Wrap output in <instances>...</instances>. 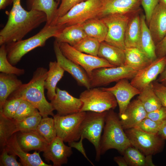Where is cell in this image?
Listing matches in <instances>:
<instances>
[{
	"label": "cell",
	"instance_id": "5",
	"mask_svg": "<svg viewBox=\"0 0 166 166\" xmlns=\"http://www.w3.org/2000/svg\"><path fill=\"white\" fill-rule=\"evenodd\" d=\"M79 98L83 103L81 112H103L114 109L118 105L112 93L100 88L87 89L81 93Z\"/></svg>",
	"mask_w": 166,
	"mask_h": 166
},
{
	"label": "cell",
	"instance_id": "7",
	"mask_svg": "<svg viewBox=\"0 0 166 166\" xmlns=\"http://www.w3.org/2000/svg\"><path fill=\"white\" fill-rule=\"evenodd\" d=\"M124 130L131 145L145 156L155 155L164 148L165 140L158 133H149L135 128Z\"/></svg>",
	"mask_w": 166,
	"mask_h": 166
},
{
	"label": "cell",
	"instance_id": "27",
	"mask_svg": "<svg viewBox=\"0 0 166 166\" xmlns=\"http://www.w3.org/2000/svg\"><path fill=\"white\" fill-rule=\"evenodd\" d=\"M17 76L14 74L0 73V109H2L10 95L22 84Z\"/></svg>",
	"mask_w": 166,
	"mask_h": 166
},
{
	"label": "cell",
	"instance_id": "12",
	"mask_svg": "<svg viewBox=\"0 0 166 166\" xmlns=\"http://www.w3.org/2000/svg\"><path fill=\"white\" fill-rule=\"evenodd\" d=\"M58 44L63 54L68 59L81 66L89 78L95 69L101 67H115L105 59L80 52L67 43Z\"/></svg>",
	"mask_w": 166,
	"mask_h": 166
},
{
	"label": "cell",
	"instance_id": "32",
	"mask_svg": "<svg viewBox=\"0 0 166 166\" xmlns=\"http://www.w3.org/2000/svg\"><path fill=\"white\" fill-rule=\"evenodd\" d=\"M129 166H154L152 156H145L136 148L131 146L127 148L122 154Z\"/></svg>",
	"mask_w": 166,
	"mask_h": 166
},
{
	"label": "cell",
	"instance_id": "35",
	"mask_svg": "<svg viewBox=\"0 0 166 166\" xmlns=\"http://www.w3.org/2000/svg\"><path fill=\"white\" fill-rule=\"evenodd\" d=\"M36 130L49 143L57 136L53 117H42Z\"/></svg>",
	"mask_w": 166,
	"mask_h": 166
},
{
	"label": "cell",
	"instance_id": "26",
	"mask_svg": "<svg viewBox=\"0 0 166 166\" xmlns=\"http://www.w3.org/2000/svg\"><path fill=\"white\" fill-rule=\"evenodd\" d=\"M49 67L44 88L47 90V97L51 101L56 96L57 84L63 76L65 70L56 61H50Z\"/></svg>",
	"mask_w": 166,
	"mask_h": 166
},
{
	"label": "cell",
	"instance_id": "11",
	"mask_svg": "<svg viewBox=\"0 0 166 166\" xmlns=\"http://www.w3.org/2000/svg\"><path fill=\"white\" fill-rule=\"evenodd\" d=\"M137 72L124 65L96 69L93 71L90 77L91 88L106 86L123 79H131Z\"/></svg>",
	"mask_w": 166,
	"mask_h": 166
},
{
	"label": "cell",
	"instance_id": "30",
	"mask_svg": "<svg viewBox=\"0 0 166 166\" xmlns=\"http://www.w3.org/2000/svg\"><path fill=\"white\" fill-rule=\"evenodd\" d=\"M82 25L87 36L96 39L100 42L105 41L108 28L101 19L92 18L84 22Z\"/></svg>",
	"mask_w": 166,
	"mask_h": 166
},
{
	"label": "cell",
	"instance_id": "25",
	"mask_svg": "<svg viewBox=\"0 0 166 166\" xmlns=\"http://www.w3.org/2000/svg\"><path fill=\"white\" fill-rule=\"evenodd\" d=\"M97 57L105 59L114 67L124 65L125 60L124 50L105 41L100 43Z\"/></svg>",
	"mask_w": 166,
	"mask_h": 166
},
{
	"label": "cell",
	"instance_id": "9",
	"mask_svg": "<svg viewBox=\"0 0 166 166\" xmlns=\"http://www.w3.org/2000/svg\"><path fill=\"white\" fill-rule=\"evenodd\" d=\"M100 0H87L72 7L66 14L58 18L54 24L66 26L81 24L97 18L101 8Z\"/></svg>",
	"mask_w": 166,
	"mask_h": 166
},
{
	"label": "cell",
	"instance_id": "37",
	"mask_svg": "<svg viewBox=\"0 0 166 166\" xmlns=\"http://www.w3.org/2000/svg\"><path fill=\"white\" fill-rule=\"evenodd\" d=\"M42 117L38 112L32 116L21 120L17 121L14 119L15 124V133L19 132L36 130Z\"/></svg>",
	"mask_w": 166,
	"mask_h": 166
},
{
	"label": "cell",
	"instance_id": "24",
	"mask_svg": "<svg viewBox=\"0 0 166 166\" xmlns=\"http://www.w3.org/2000/svg\"><path fill=\"white\" fill-rule=\"evenodd\" d=\"M125 60L124 65L138 71L153 61L141 49L137 48H126L124 50Z\"/></svg>",
	"mask_w": 166,
	"mask_h": 166
},
{
	"label": "cell",
	"instance_id": "39",
	"mask_svg": "<svg viewBox=\"0 0 166 166\" xmlns=\"http://www.w3.org/2000/svg\"><path fill=\"white\" fill-rule=\"evenodd\" d=\"M39 111L31 103L22 100L14 118L16 120H22L37 113Z\"/></svg>",
	"mask_w": 166,
	"mask_h": 166
},
{
	"label": "cell",
	"instance_id": "18",
	"mask_svg": "<svg viewBox=\"0 0 166 166\" xmlns=\"http://www.w3.org/2000/svg\"><path fill=\"white\" fill-rule=\"evenodd\" d=\"M64 142L57 136L49 143L43 154L46 162L52 161L54 166H61L67 163L68 158L73 152L72 148L65 145Z\"/></svg>",
	"mask_w": 166,
	"mask_h": 166
},
{
	"label": "cell",
	"instance_id": "46",
	"mask_svg": "<svg viewBox=\"0 0 166 166\" xmlns=\"http://www.w3.org/2000/svg\"><path fill=\"white\" fill-rule=\"evenodd\" d=\"M146 117L154 121L164 122L166 120V108L162 106L157 109L147 113Z\"/></svg>",
	"mask_w": 166,
	"mask_h": 166
},
{
	"label": "cell",
	"instance_id": "1",
	"mask_svg": "<svg viewBox=\"0 0 166 166\" xmlns=\"http://www.w3.org/2000/svg\"><path fill=\"white\" fill-rule=\"evenodd\" d=\"M44 12L35 10H25L21 0H13L7 21L0 31V45L22 39L29 33L46 22Z\"/></svg>",
	"mask_w": 166,
	"mask_h": 166
},
{
	"label": "cell",
	"instance_id": "2",
	"mask_svg": "<svg viewBox=\"0 0 166 166\" xmlns=\"http://www.w3.org/2000/svg\"><path fill=\"white\" fill-rule=\"evenodd\" d=\"M47 72V69L44 67L37 68L30 81L22 84L7 99L17 98L27 101L38 109L42 117L49 115L53 117L54 110L44 94V83Z\"/></svg>",
	"mask_w": 166,
	"mask_h": 166
},
{
	"label": "cell",
	"instance_id": "47",
	"mask_svg": "<svg viewBox=\"0 0 166 166\" xmlns=\"http://www.w3.org/2000/svg\"><path fill=\"white\" fill-rule=\"evenodd\" d=\"M83 139V138L82 136H81L79 141H74L69 143V146L71 148H74L77 149L84 156L92 165L94 166L93 163L89 160L86 155L85 150L84 148L83 144L82 141Z\"/></svg>",
	"mask_w": 166,
	"mask_h": 166
},
{
	"label": "cell",
	"instance_id": "41",
	"mask_svg": "<svg viewBox=\"0 0 166 166\" xmlns=\"http://www.w3.org/2000/svg\"><path fill=\"white\" fill-rule=\"evenodd\" d=\"M22 99L14 98L7 99L0 113L6 117L14 119Z\"/></svg>",
	"mask_w": 166,
	"mask_h": 166
},
{
	"label": "cell",
	"instance_id": "33",
	"mask_svg": "<svg viewBox=\"0 0 166 166\" xmlns=\"http://www.w3.org/2000/svg\"><path fill=\"white\" fill-rule=\"evenodd\" d=\"M147 113L160 108L162 105L151 84L140 91L137 98Z\"/></svg>",
	"mask_w": 166,
	"mask_h": 166
},
{
	"label": "cell",
	"instance_id": "17",
	"mask_svg": "<svg viewBox=\"0 0 166 166\" xmlns=\"http://www.w3.org/2000/svg\"><path fill=\"white\" fill-rule=\"evenodd\" d=\"M101 8L96 18L114 14H131L140 10L141 0H100Z\"/></svg>",
	"mask_w": 166,
	"mask_h": 166
},
{
	"label": "cell",
	"instance_id": "21",
	"mask_svg": "<svg viewBox=\"0 0 166 166\" xmlns=\"http://www.w3.org/2000/svg\"><path fill=\"white\" fill-rule=\"evenodd\" d=\"M147 113L138 99L130 102L124 113L119 116L124 130L134 128L146 117Z\"/></svg>",
	"mask_w": 166,
	"mask_h": 166
},
{
	"label": "cell",
	"instance_id": "14",
	"mask_svg": "<svg viewBox=\"0 0 166 166\" xmlns=\"http://www.w3.org/2000/svg\"><path fill=\"white\" fill-rule=\"evenodd\" d=\"M53 49L57 61L65 70L69 73L78 84L91 88L90 78L85 70L81 66L66 58L61 52L57 42L55 40L53 43Z\"/></svg>",
	"mask_w": 166,
	"mask_h": 166
},
{
	"label": "cell",
	"instance_id": "23",
	"mask_svg": "<svg viewBox=\"0 0 166 166\" xmlns=\"http://www.w3.org/2000/svg\"><path fill=\"white\" fill-rule=\"evenodd\" d=\"M140 10L131 16L126 29L124 43L126 48H137L140 49L141 34Z\"/></svg>",
	"mask_w": 166,
	"mask_h": 166
},
{
	"label": "cell",
	"instance_id": "3",
	"mask_svg": "<svg viewBox=\"0 0 166 166\" xmlns=\"http://www.w3.org/2000/svg\"><path fill=\"white\" fill-rule=\"evenodd\" d=\"M65 26L46 23L38 33L32 37L6 44L8 61L12 65H16L26 54L37 47L44 46L49 39L54 37Z\"/></svg>",
	"mask_w": 166,
	"mask_h": 166
},
{
	"label": "cell",
	"instance_id": "45",
	"mask_svg": "<svg viewBox=\"0 0 166 166\" xmlns=\"http://www.w3.org/2000/svg\"><path fill=\"white\" fill-rule=\"evenodd\" d=\"M162 105L166 108V86L156 80L151 83Z\"/></svg>",
	"mask_w": 166,
	"mask_h": 166
},
{
	"label": "cell",
	"instance_id": "40",
	"mask_svg": "<svg viewBox=\"0 0 166 166\" xmlns=\"http://www.w3.org/2000/svg\"><path fill=\"white\" fill-rule=\"evenodd\" d=\"M163 122L146 117L134 128L149 133L156 134L158 133Z\"/></svg>",
	"mask_w": 166,
	"mask_h": 166
},
{
	"label": "cell",
	"instance_id": "34",
	"mask_svg": "<svg viewBox=\"0 0 166 166\" xmlns=\"http://www.w3.org/2000/svg\"><path fill=\"white\" fill-rule=\"evenodd\" d=\"M15 129V120L6 117L0 113V146L2 151L6 146Z\"/></svg>",
	"mask_w": 166,
	"mask_h": 166
},
{
	"label": "cell",
	"instance_id": "42",
	"mask_svg": "<svg viewBox=\"0 0 166 166\" xmlns=\"http://www.w3.org/2000/svg\"><path fill=\"white\" fill-rule=\"evenodd\" d=\"M0 156V166H22L21 163L17 160V156L9 153L5 147L1 151Z\"/></svg>",
	"mask_w": 166,
	"mask_h": 166
},
{
	"label": "cell",
	"instance_id": "15",
	"mask_svg": "<svg viewBox=\"0 0 166 166\" xmlns=\"http://www.w3.org/2000/svg\"><path fill=\"white\" fill-rule=\"evenodd\" d=\"M57 114L66 115L81 112L83 103L80 98L74 97L65 90L57 87L56 95L51 102Z\"/></svg>",
	"mask_w": 166,
	"mask_h": 166
},
{
	"label": "cell",
	"instance_id": "49",
	"mask_svg": "<svg viewBox=\"0 0 166 166\" xmlns=\"http://www.w3.org/2000/svg\"><path fill=\"white\" fill-rule=\"evenodd\" d=\"M114 160L119 166H128V164L123 156H117L114 157Z\"/></svg>",
	"mask_w": 166,
	"mask_h": 166
},
{
	"label": "cell",
	"instance_id": "38",
	"mask_svg": "<svg viewBox=\"0 0 166 166\" xmlns=\"http://www.w3.org/2000/svg\"><path fill=\"white\" fill-rule=\"evenodd\" d=\"M0 72L17 76L23 75L25 73L24 69L17 68L9 62L7 58L6 44L1 45L0 48Z\"/></svg>",
	"mask_w": 166,
	"mask_h": 166
},
{
	"label": "cell",
	"instance_id": "22",
	"mask_svg": "<svg viewBox=\"0 0 166 166\" xmlns=\"http://www.w3.org/2000/svg\"><path fill=\"white\" fill-rule=\"evenodd\" d=\"M17 137L21 148L27 152L32 150L44 152L49 144L36 130L19 132Z\"/></svg>",
	"mask_w": 166,
	"mask_h": 166
},
{
	"label": "cell",
	"instance_id": "16",
	"mask_svg": "<svg viewBox=\"0 0 166 166\" xmlns=\"http://www.w3.org/2000/svg\"><path fill=\"white\" fill-rule=\"evenodd\" d=\"M100 88L110 92L115 96L119 107V116L124 113L132 98L138 95L141 91L132 85L126 79L119 80L113 87Z\"/></svg>",
	"mask_w": 166,
	"mask_h": 166
},
{
	"label": "cell",
	"instance_id": "48",
	"mask_svg": "<svg viewBox=\"0 0 166 166\" xmlns=\"http://www.w3.org/2000/svg\"><path fill=\"white\" fill-rule=\"evenodd\" d=\"M156 53L157 58L166 56V35L163 40L156 45Z\"/></svg>",
	"mask_w": 166,
	"mask_h": 166
},
{
	"label": "cell",
	"instance_id": "51",
	"mask_svg": "<svg viewBox=\"0 0 166 166\" xmlns=\"http://www.w3.org/2000/svg\"><path fill=\"white\" fill-rule=\"evenodd\" d=\"M158 134L166 140V120L163 122Z\"/></svg>",
	"mask_w": 166,
	"mask_h": 166
},
{
	"label": "cell",
	"instance_id": "50",
	"mask_svg": "<svg viewBox=\"0 0 166 166\" xmlns=\"http://www.w3.org/2000/svg\"><path fill=\"white\" fill-rule=\"evenodd\" d=\"M158 82L166 86V66L163 71L159 75L156 80Z\"/></svg>",
	"mask_w": 166,
	"mask_h": 166
},
{
	"label": "cell",
	"instance_id": "19",
	"mask_svg": "<svg viewBox=\"0 0 166 166\" xmlns=\"http://www.w3.org/2000/svg\"><path fill=\"white\" fill-rule=\"evenodd\" d=\"M156 45L166 35V6L159 2L153 12L147 24Z\"/></svg>",
	"mask_w": 166,
	"mask_h": 166
},
{
	"label": "cell",
	"instance_id": "44",
	"mask_svg": "<svg viewBox=\"0 0 166 166\" xmlns=\"http://www.w3.org/2000/svg\"><path fill=\"white\" fill-rule=\"evenodd\" d=\"M159 3V0H141V5L144 12L147 24L149 22L153 12Z\"/></svg>",
	"mask_w": 166,
	"mask_h": 166
},
{
	"label": "cell",
	"instance_id": "28",
	"mask_svg": "<svg viewBox=\"0 0 166 166\" xmlns=\"http://www.w3.org/2000/svg\"><path fill=\"white\" fill-rule=\"evenodd\" d=\"M59 3L54 0H27L29 10H35L45 13L47 17L46 23L54 24Z\"/></svg>",
	"mask_w": 166,
	"mask_h": 166
},
{
	"label": "cell",
	"instance_id": "54",
	"mask_svg": "<svg viewBox=\"0 0 166 166\" xmlns=\"http://www.w3.org/2000/svg\"><path fill=\"white\" fill-rule=\"evenodd\" d=\"M62 0H56V2H57L58 3H59V2L61 1Z\"/></svg>",
	"mask_w": 166,
	"mask_h": 166
},
{
	"label": "cell",
	"instance_id": "29",
	"mask_svg": "<svg viewBox=\"0 0 166 166\" xmlns=\"http://www.w3.org/2000/svg\"><path fill=\"white\" fill-rule=\"evenodd\" d=\"M87 36L82 24H77L65 26L54 38L58 43H66L73 46Z\"/></svg>",
	"mask_w": 166,
	"mask_h": 166
},
{
	"label": "cell",
	"instance_id": "4",
	"mask_svg": "<svg viewBox=\"0 0 166 166\" xmlns=\"http://www.w3.org/2000/svg\"><path fill=\"white\" fill-rule=\"evenodd\" d=\"M111 109L107 111L103 133L100 142L101 155L111 149L122 154L124 150L131 146L120 121L119 116Z\"/></svg>",
	"mask_w": 166,
	"mask_h": 166
},
{
	"label": "cell",
	"instance_id": "13",
	"mask_svg": "<svg viewBox=\"0 0 166 166\" xmlns=\"http://www.w3.org/2000/svg\"><path fill=\"white\" fill-rule=\"evenodd\" d=\"M166 66V56L157 57L148 66L138 71L130 83L141 91L156 80Z\"/></svg>",
	"mask_w": 166,
	"mask_h": 166
},
{
	"label": "cell",
	"instance_id": "52",
	"mask_svg": "<svg viewBox=\"0 0 166 166\" xmlns=\"http://www.w3.org/2000/svg\"><path fill=\"white\" fill-rule=\"evenodd\" d=\"M13 0H0V9L3 10L13 3Z\"/></svg>",
	"mask_w": 166,
	"mask_h": 166
},
{
	"label": "cell",
	"instance_id": "8",
	"mask_svg": "<svg viewBox=\"0 0 166 166\" xmlns=\"http://www.w3.org/2000/svg\"><path fill=\"white\" fill-rule=\"evenodd\" d=\"M86 112H80L66 115L57 114L53 117L57 136L68 143L79 140L81 138L82 123Z\"/></svg>",
	"mask_w": 166,
	"mask_h": 166
},
{
	"label": "cell",
	"instance_id": "6",
	"mask_svg": "<svg viewBox=\"0 0 166 166\" xmlns=\"http://www.w3.org/2000/svg\"><path fill=\"white\" fill-rule=\"evenodd\" d=\"M107 112H86L81 127V136L87 139L94 147L97 161L100 160L101 156L100 142Z\"/></svg>",
	"mask_w": 166,
	"mask_h": 166
},
{
	"label": "cell",
	"instance_id": "31",
	"mask_svg": "<svg viewBox=\"0 0 166 166\" xmlns=\"http://www.w3.org/2000/svg\"><path fill=\"white\" fill-rule=\"evenodd\" d=\"M140 49L153 61L157 58L156 53V45L148 29L144 14L140 15Z\"/></svg>",
	"mask_w": 166,
	"mask_h": 166
},
{
	"label": "cell",
	"instance_id": "20",
	"mask_svg": "<svg viewBox=\"0 0 166 166\" xmlns=\"http://www.w3.org/2000/svg\"><path fill=\"white\" fill-rule=\"evenodd\" d=\"M6 147L9 153L14 154L20 158L23 166H51L44 162L39 152L35 151L29 153L23 150L19 145L17 139V132L14 134L8 140Z\"/></svg>",
	"mask_w": 166,
	"mask_h": 166
},
{
	"label": "cell",
	"instance_id": "43",
	"mask_svg": "<svg viewBox=\"0 0 166 166\" xmlns=\"http://www.w3.org/2000/svg\"><path fill=\"white\" fill-rule=\"evenodd\" d=\"M87 0H62L61 4L57 10L55 22L58 18L65 15L73 6L79 3Z\"/></svg>",
	"mask_w": 166,
	"mask_h": 166
},
{
	"label": "cell",
	"instance_id": "36",
	"mask_svg": "<svg viewBox=\"0 0 166 166\" xmlns=\"http://www.w3.org/2000/svg\"><path fill=\"white\" fill-rule=\"evenodd\" d=\"M100 43L97 39L87 36L72 47L80 52L97 56Z\"/></svg>",
	"mask_w": 166,
	"mask_h": 166
},
{
	"label": "cell",
	"instance_id": "10",
	"mask_svg": "<svg viewBox=\"0 0 166 166\" xmlns=\"http://www.w3.org/2000/svg\"><path fill=\"white\" fill-rule=\"evenodd\" d=\"M134 14H114L101 18L108 28L107 34L105 41L124 50L125 49L124 37L126 29L130 18Z\"/></svg>",
	"mask_w": 166,
	"mask_h": 166
},
{
	"label": "cell",
	"instance_id": "53",
	"mask_svg": "<svg viewBox=\"0 0 166 166\" xmlns=\"http://www.w3.org/2000/svg\"><path fill=\"white\" fill-rule=\"evenodd\" d=\"M159 2L161 3L166 6V0H159Z\"/></svg>",
	"mask_w": 166,
	"mask_h": 166
}]
</instances>
